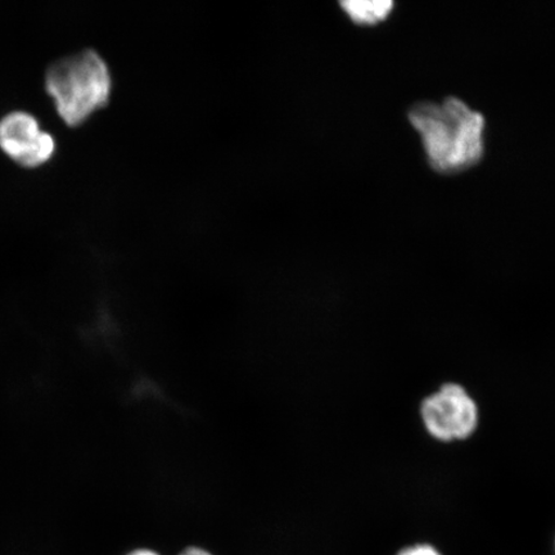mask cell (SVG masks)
Masks as SVG:
<instances>
[{"label": "cell", "mask_w": 555, "mask_h": 555, "mask_svg": "<svg viewBox=\"0 0 555 555\" xmlns=\"http://www.w3.org/2000/svg\"><path fill=\"white\" fill-rule=\"evenodd\" d=\"M420 416L429 437L439 442L468 440L480 425V409L466 387L447 382L421 401Z\"/></svg>", "instance_id": "obj_3"}, {"label": "cell", "mask_w": 555, "mask_h": 555, "mask_svg": "<svg viewBox=\"0 0 555 555\" xmlns=\"http://www.w3.org/2000/svg\"><path fill=\"white\" fill-rule=\"evenodd\" d=\"M398 555H441L433 545L415 544L404 547Z\"/></svg>", "instance_id": "obj_6"}, {"label": "cell", "mask_w": 555, "mask_h": 555, "mask_svg": "<svg viewBox=\"0 0 555 555\" xmlns=\"http://www.w3.org/2000/svg\"><path fill=\"white\" fill-rule=\"evenodd\" d=\"M0 149L18 165L35 168L50 162L55 142L52 134L41 130L37 117L15 111L0 120Z\"/></svg>", "instance_id": "obj_4"}, {"label": "cell", "mask_w": 555, "mask_h": 555, "mask_svg": "<svg viewBox=\"0 0 555 555\" xmlns=\"http://www.w3.org/2000/svg\"><path fill=\"white\" fill-rule=\"evenodd\" d=\"M408 116L435 171L450 176L481 162L485 117L466 102L448 96L442 103H416Z\"/></svg>", "instance_id": "obj_1"}, {"label": "cell", "mask_w": 555, "mask_h": 555, "mask_svg": "<svg viewBox=\"0 0 555 555\" xmlns=\"http://www.w3.org/2000/svg\"><path fill=\"white\" fill-rule=\"evenodd\" d=\"M46 89L61 119L76 127L106 106L113 78L106 61L86 50L53 62L46 73Z\"/></svg>", "instance_id": "obj_2"}, {"label": "cell", "mask_w": 555, "mask_h": 555, "mask_svg": "<svg viewBox=\"0 0 555 555\" xmlns=\"http://www.w3.org/2000/svg\"><path fill=\"white\" fill-rule=\"evenodd\" d=\"M127 555H162L152 550H135Z\"/></svg>", "instance_id": "obj_8"}, {"label": "cell", "mask_w": 555, "mask_h": 555, "mask_svg": "<svg viewBox=\"0 0 555 555\" xmlns=\"http://www.w3.org/2000/svg\"><path fill=\"white\" fill-rule=\"evenodd\" d=\"M347 16L358 25H376L390 16L393 3L390 0H349L341 3Z\"/></svg>", "instance_id": "obj_5"}, {"label": "cell", "mask_w": 555, "mask_h": 555, "mask_svg": "<svg viewBox=\"0 0 555 555\" xmlns=\"http://www.w3.org/2000/svg\"><path fill=\"white\" fill-rule=\"evenodd\" d=\"M179 555H214V554L204 550V547H201V546H189V547H185V550L182 553H180Z\"/></svg>", "instance_id": "obj_7"}]
</instances>
